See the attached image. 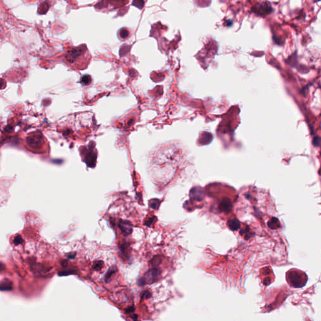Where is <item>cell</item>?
Here are the masks:
<instances>
[{"instance_id": "cell-2", "label": "cell", "mask_w": 321, "mask_h": 321, "mask_svg": "<svg viewBox=\"0 0 321 321\" xmlns=\"http://www.w3.org/2000/svg\"><path fill=\"white\" fill-rule=\"evenodd\" d=\"M161 274V270L158 268H153L144 274V276L141 277L138 281V284L141 286L146 284H152L158 280Z\"/></svg>"}, {"instance_id": "cell-6", "label": "cell", "mask_w": 321, "mask_h": 321, "mask_svg": "<svg viewBox=\"0 0 321 321\" xmlns=\"http://www.w3.org/2000/svg\"><path fill=\"white\" fill-rule=\"evenodd\" d=\"M232 208V203L228 198H223L219 204V209L223 212L228 213Z\"/></svg>"}, {"instance_id": "cell-5", "label": "cell", "mask_w": 321, "mask_h": 321, "mask_svg": "<svg viewBox=\"0 0 321 321\" xmlns=\"http://www.w3.org/2000/svg\"><path fill=\"white\" fill-rule=\"evenodd\" d=\"M118 226L120 230H121L122 233H124V235H130L133 232V225L129 221L126 220H120Z\"/></svg>"}, {"instance_id": "cell-9", "label": "cell", "mask_w": 321, "mask_h": 321, "mask_svg": "<svg viewBox=\"0 0 321 321\" xmlns=\"http://www.w3.org/2000/svg\"><path fill=\"white\" fill-rule=\"evenodd\" d=\"M96 155H93V154L92 153H90V154H87V156H85V162H87V165H89L90 166V164H92V167L93 166V163L95 164L96 161Z\"/></svg>"}, {"instance_id": "cell-13", "label": "cell", "mask_w": 321, "mask_h": 321, "mask_svg": "<svg viewBox=\"0 0 321 321\" xmlns=\"http://www.w3.org/2000/svg\"><path fill=\"white\" fill-rule=\"evenodd\" d=\"M160 205V201L157 199H153L150 202V207L153 210H157Z\"/></svg>"}, {"instance_id": "cell-16", "label": "cell", "mask_w": 321, "mask_h": 321, "mask_svg": "<svg viewBox=\"0 0 321 321\" xmlns=\"http://www.w3.org/2000/svg\"><path fill=\"white\" fill-rule=\"evenodd\" d=\"M151 296H152L151 293V292L148 290H146L144 291H143L141 293V299L143 300L149 299V298H151Z\"/></svg>"}, {"instance_id": "cell-22", "label": "cell", "mask_w": 321, "mask_h": 321, "mask_svg": "<svg viewBox=\"0 0 321 321\" xmlns=\"http://www.w3.org/2000/svg\"><path fill=\"white\" fill-rule=\"evenodd\" d=\"M154 220H156V217H154V218L153 217V218H149L148 220L146 221V222H145V225H147V226H151V224L153 223V222H154Z\"/></svg>"}, {"instance_id": "cell-26", "label": "cell", "mask_w": 321, "mask_h": 321, "mask_svg": "<svg viewBox=\"0 0 321 321\" xmlns=\"http://www.w3.org/2000/svg\"><path fill=\"white\" fill-rule=\"evenodd\" d=\"M131 318L133 319V321H138L137 320V316L136 314H133L131 316Z\"/></svg>"}, {"instance_id": "cell-11", "label": "cell", "mask_w": 321, "mask_h": 321, "mask_svg": "<svg viewBox=\"0 0 321 321\" xmlns=\"http://www.w3.org/2000/svg\"><path fill=\"white\" fill-rule=\"evenodd\" d=\"M116 272H117V268L116 267H113L110 268V269H109V270L107 271L106 275H105V280L106 282H107L109 280V278H110L112 277V275L114 274V273H115Z\"/></svg>"}, {"instance_id": "cell-28", "label": "cell", "mask_w": 321, "mask_h": 321, "mask_svg": "<svg viewBox=\"0 0 321 321\" xmlns=\"http://www.w3.org/2000/svg\"><path fill=\"white\" fill-rule=\"evenodd\" d=\"M5 131H6V132H11V131H13V128L11 127L8 126V127H6Z\"/></svg>"}, {"instance_id": "cell-14", "label": "cell", "mask_w": 321, "mask_h": 321, "mask_svg": "<svg viewBox=\"0 0 321 321\" xmlns=\"http://www.w3.org/2000/svg\"><path fill=\"white\" fill-rule=\"evenodd\" d=\"M49 8V6L47 3H41L39 8H38V12L40 14H44L47 11L48 9Z\"/></svg>"}, {"instance_id": "cell-1", "label": "cell", "mask_w": 321, "mask_h": 321, "mask_svg": "<svg viewBox=\"0 0 321 321\" xmlns=\"http://www.w3.org/2000/svg\"><path fill=\"white\" fill-rule=\"evenodd\" d=\"M287 280L290 285L294 288L304 287L307 280V275L300 270L293 269L287 273Z\"/></svg>"}, {"instance_id": "cell-29", "label": "cell", "mask_w": 321, "mask_h": 321, "mask_svg": "<svg viewBox=\"0 0 321 321\" xmlns=\"http://www.w3.org/2000/svg\"><path fill=\"white\" fill-rule=\"evenodd\" d=\"M62 265L63 267H67V262L66 261V260H63V261L62 262Z\"/></svg>"}, {"instance_id": "cell-18", "label": "cell", "mask_w": 321, "mask_h": 321, "mask_svg": "<svg viewBox=\"0 0 321 321\" xmlns=\"http://www.w3.org/2000/svg\"><path fill=\"white\" fill-rule=\"evenodd\" d=\"M211 135L210 134L208 133H206V136H204L203 137V139H202V141L201 143L203 144H208V142H210V141H211Z\"/></svg>"}, {"instance_id": "cell-12", "label": "cell", "mask_w": 321, "mask_h": 321, "mask_svg": "<svg viewBox=\"0 0 321 321\" xmlns=\"http://www.w3.org/2000/svg\"><path fill=\"white\" fill-rule=\"evenodd\" d=\"M91 82V78L89 75H85L82 77L80 79V83L83 85H88Z\"/></svg>"}, {"instance_id": "cell-23", "label": "cell", "mask_w": 321, "mask_h": 321, "mask_svg": "<svg viewBox=\"0 0 321 321\" xmlns=\"http://www.w3.org/2000/svg\"><path fill=\"white\" fill-rule=\"evenodd\" d=\"M134 310H135V309H134V306H131V307H128L126 309V313L127 314H131V313H133L134 311Z\"/></svg>"}, {"instance_id": "cell-20", "label": "cell", "mask_w": 321, "mask_h": 321, "mask_svg": "<svg viewBox=\"0 0 321 321\" xmlns=\"http://www.w3.org/2000/svg\"><path fill=\"white\" fill-rule=\"evenodd\" d=\"M23 242V239L22 238L20 235H17L16 236L14 237V239L13 240V243L14 245H20Z\"/></svg>"}, {"instance_id": "cell-3", "label": "cell", "mask_w": 321, "mask_h": 321, "mask_svg": "<svg viewBox=\"0 0 321 321\" xmlns=\"http://www.w3.org/2000/svg\"><path fill=\"white\" fill-rule=\"evenodd\" d=\"M88 51L87 50L85 46H81L80 47L74 48L72 50L68 52L66 55V59L70 63H74L77 59H82V56L87 55Z\"/></svg>"}, {"instance_id": "cell-25", "label": "cell", "mask_w": 321, "mask_h": 321, "mask_svg": "<svg viewBox=\"0 0 321 321\" xmlns=\"http://www.w3.org/2000/svg\"><path fill=\"white\" fill-rule=\"evenodd\" d=\"M5 82L3 80H0V89L3 88L5 87Z\"/></svg>"}, {"instance_id": "cell-24", "label": "cell", "mask_w": 321, "mask_h": 321, "mask_svg": "<svg viewBox=\"0 0 321 321\" xmlns=\"http://www.w3.org/2000/svg\"><path fill=\"white\" fill-rule=\"evenodd\" d=\"M313 143H314V144L316 146H319L320 144V137H316L314 139V141H313Z\"/></svg>"}, {"instance_id": "cell-19", "label": "cell", "mask_w": 321, "mask_h": 321, "mask_svg": "<svg viewBox=\"0 0 321 321\" xmlns=\"http://www.w3.org/2000/svg\"><path fill=\"white\" fill-rule=\"evenodd\" d=\"M129 32H128L127 30L123 29V30H121V31L120 32V36L121 38L125 39L128 36H129Z\"/></svg>"}, {"instance_id": "cell-15", "label": "cell", "mask_w": 321, "mask_h": 321, "mask_svg": "<svg viewBox=\"0 0 321 321\" xmlns=\"http://www.w3.org/2000/svg\"><path fill=\"white\" fill-rule=\"evenodd\" d=\"M128 248H129V245L127 243H122V244L120 246V250L122 254L124 256H126L128 254Z\"/></svg>"}, {"instance_id": "cell-7", "label": "cell", "mask_w": 321, "mask_h": 321, "mask_svg": "<svg viewBox=\"0 0 321 321\" xmlns=\"http://www.w3.org/2000/svg\"><path fill=\"white\" fill-rule=\"evenodd\" d=\"M227 225L230 230L235 231L240 227V223L237 219H230L228 221Z\"/></svg>"}, {"instance_id": "cell-27", "label": "cell", "mask_w": 321, "mask_h": 321, "mask_svg": "<svg viewBox=\"0 0 321 321\" xmlns=\"http://www.w3.org/2000/svg\"><path fill=\"white\" fill-rule=\"evenodd\" d=\"M75 255H76V254H70V255H69L67 256V257L69 258H70V259H73V258H75Z\"/></svg>"}, {"instance_id": "cell-10", "label": "cell", "mask_w": 321, "mask_h": 321, "mask_svg": "<svg viewBox=\"0 0 321 321\" xmlns=\"http://www.w3.org/2000/svg\"><path fill=\"white\" fill-rule=\"evenodd\" d=\"M162 262V259L160 256L156 255L151 260V264L153 267V268H157V266H159L161 263Z\"/></svg>"}, {"instance_id": "cell-17", "label": "cell", "mask_w": 321, "mask_h": 321, "mask_svg": "<svg viewBox=\"0 0 321 321\" xmlns=\"http://www.w3.org/2000/svg\"><path fill=\"white\" fill-rule=\"evenodd\" d=\"M104 265V262L102 261H98L93 264V269L96 270H100Z\"/></svg>"}, {"instance_id": "cell-4", "label": "cell", "mask_w": 321, "mask_h": 321, "mask_svg": "<svg viewBox=\"0 0 321 321\" xmlns=\"http://www.w3.org/2000/svg\"><path fill=\"white\" fill-rule=\"evenodd\" d=\"M26 143L33 149H40L44 144V139L41 133H34L26 138Z\"/></svg>"}, {"instance_id": "cell-21", "label": "cell", "mask_w": 321, "mask_h": 321, "mask_svg": "<svg viewBox=\"0 0 321 321\" xmlns=\"http://www.w3.org/2000/svg\"><path fill=\"white\" fill-rule=\"evenodd\" d=\"M75 274V271L74 270H68V271H62V272H60L58 273V275L60 276H67V275H69L70 274Z\"/></svg>"}, {"instance_id": "cell-8", "label": "cell", "mask_w": 321, "mask_h": 321, "mask_svg": "<svg viewBox=\"0 0 321 321\" xmlns=\"http://www.w3.org/2000/svg\"><path fill=\"white\" fill-rule=\"evenodd\" d=\"M268 225L272 229H277L280 226V221L277 218H272L268 223Z\"/></svg>"}]
</instances>
